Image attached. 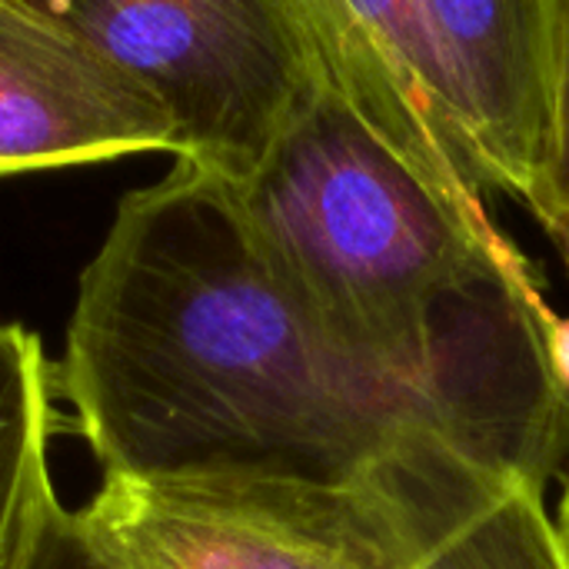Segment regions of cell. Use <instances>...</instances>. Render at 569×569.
Wrapping results in <instances>:
<instances>
[{
	"mask_svg": "<svg viewBox=\"0 0 569 569\" xmlns=\"http://www.w3.org/2000/svg\"><path fill=\"white\" fill-rule=\"evenodd\" d=\"M53 397L103 477L353 490L423 543L553 467L447 393L323 333L257 257L233 183L177 160L80 273Z\"/></svg>",
	"mask_w": 569,
	"mask_h": 569,
	"instance_id": "obj_1",
	"label": "cell"
},
{
	"mask_svg": "<svg viewBox=\"0 0 569 569\" xmlns=\"http://www.w3.org/2000/svg\"><path fill=\"white\" fill-rule=\"evenodd\" d=\"M170 120L173 157L247 180L320 80L287 0H30Z\"/></svg>",
	"mask_w": 569,
	"mask_h": 569,
	"instance_id": "obj_2",
	"label": "cell"
},
{
	"mask_svg": "<svg viewBox=\"0 0 569 569\" xmlns=\"http://www.w3.org/2000/svg\"><path fill=\"white\" fill-rule=\"evenodd\" d=\"M110 569H410L367 497L290 480L103 477L77 510Z\"/></svg>",
	"mask_w": 569,
	"mask_h": 569,
	"instance_id": "obj_3",
	"label": "cell"
},
{
	"mask_svg": "<svg viewBox=\"0 0 569 569\" xmlns=\"http://www.w3.org/2000/svg\"><path fill=\"white\" fill-rule=\"evenodd\" d=\"M173 153L167 113L30 0H0V173Z\"/></svg>",
	"mask_w": 569,
	"mask_h": 569,
	"instance_id": "obj_4",
	"label": "cell"
},
{
	"mask_svg": "<svg viewBox=\"0 0 569 569\" xmlns=\"http://www.w3.org/2000/svg\"><path fill=\"white\" fill-rule=\"evenodd\" d=\"M483 190L530 213L550 153L557 0H420Z\"/></svg>",
	"mask_w": 569,
	"mask_h": 569,
	"instance_id": "obj_5",
	"label": "cell"
},
{
	"mask_svg": "<svg viewBox=\"0 0 569 569\" xmlns=\"http://www.w3.org/2000/svg\"><path fill=\"white\" fill-rule=\"evenodd\" d=\"M410 569H569V553L547 487L517 477L423 543Z\"/></svg>",
	"mask_w": 569,
	"mask_h": 569,
	"instance_id": "obj_6",
	"label": "cell"
},
{
	"mask_svg": "<svg viewBox=\"0 0 569 569\" xmlns=\"http://www.w3.org/2000/svg\"><path fill=\"white\" fill-rule=\"evenodd\" d=\"M63 427L43 343L20 323H0V567L50 440Z\"/></svg>",
	"mask_w": 569,
	"mask_h": 569,
	"instance_id": "obj_7",
	"label": "cell"
},
{
	"mask_svg": "<svg viewBox=\"0 0 569 569\" xmlns=\"http://www.w3.org/2000/svg\"><path fill=\"white\" fill-rule=\"evenodd\" d=\"M0 569H110L90 543L77 510L60 500L50 463H43L30 483L10 553Z\"/></svg>",
	"mask_w": 569,
	"mask_h": 569,
	"instance_id": "obj_8",
	"label": "cell"
},
{
	"mask_svg": "<svg viewBox=\"0 0 569 569\" xmlns=\"http://www.w3.org/2000/svg\"><path fill=\"white\" fill-rule=\"evenodd\" d=\"M537 223L550 233L569 267V0H557V43H553V120L550 153L533 207Z\"/></svg>",
	"mask_w": 569,
	"mask_h": 569,
	"instance_id": "obj_9",
	"label": "cell"
},
{
	"mask_svg": "<svg viewBox=\"0 0 569 569\" xmlns=\"http://www.w3.org/2000/svg\"><path fill=\"white\" fill-rule=\"evenodd\" d=\"M547 353H550V367L569 397V317L553 313L550 327H547Z\"/></svg>",
	"mask_w": 569,
	"mask_h": 569,
	"instance_id": "obj_10",
	"label": "cell"
},
{
	"mask_svg": "<svg viewBox=\"0 0 569 569\" xmlns=\"http://www.w3.org/2000/svg\"><path fill=\"white\" fill-rule=\"evenodd\" d=\"M557 530H560V540L569 553V477L567 487H563V497H560V513H557Z\"/></svg>",
	"mask_w": 569,
	"mask_h": 569,
	"instance_id": "obj_11",
	"label": "cell"
}]
</instances>
